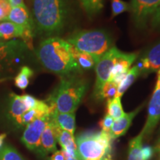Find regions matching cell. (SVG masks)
<instances>
[{
    "label": "cell",
    "mask_w": 160,
    "mask_h": 160,
    "mask_svg": "<svg viewBox=\"0 0 160 160\" xmlns=\"http://www.w3.org/2000/svg\"><path fill=\"white\" fill-rule=\"evenodd\" d=\"M37 57L47 71L62 77L82 73V68L72 54L71 45L60 37H51L43 40L37 48Z\"/></svg>",
    "instance_id": "1"
},
{
    "label": "cell",
    "mask_w": 160,
    "mask_h": 160,
    "mask_svg": "<svg viewBox=\"0 0 160 160\" xmlns=\"http://www.w3.org/2000/svg\"><path fill=\"white\" fill-rule=\"evenodd\" d=\"M69 0H32L34 28L39 33L51 36L62 31L69 14Z\"/></svg>",
    "instance_id": "2"
},
{
    "label": "cell",
    "mask_w": 160,
    "mask_h": 160,
    "mask_svg": "<svg viewBox=\"0 0 160 160\" xmlns=\"http://www.w3.org/2000/svg\"><path fill=\"white\" fill-rule=\"evenodd\" d=\"M88 88V83L79 75L62 78L48 99L51 108L60 113H75Z\"/></svg>",
    "instance_id": "3"
},
{
    "label": "cell",
    "mask_w": 160,
    "mask_h": 160,
    "mask_svg": "<svg viewBox=\"0 0 160 160\" xmlns=\"http://www.w3.org/2000/svg\"><path fill=\"white\" fill-rule=\"evenodd\" d=\"M66 41L77 51L85 52L98 60L113 47L111 36L105 30H82L70 36Z\"/></svg>",
    "instance_id": "4"
},
{
    "label": "cell",
    "mask_w": 160,
    "mask_h": 160,
    "mask_svg": "<svg viewBox=\"0 0 160 160\" xmlns=\"http://www.w3.org/2000/svg\"><path fill=\"white\" fill-rule=\"evenodd\" d=\"M111 139L109 133L101 131L81 133L75 138V142L82 159H95L111 157Z\"/></svg>",
    "instance_id": "5"
},
{
    "label": "cell",
    "mask_w": 160,
    "mask_h": 160,
    "mask_svg": "<svg viewBox=\"0 0 160 160\" xmlns=\"http://www.w3.org/2000/svg\"><path fill=\"white\" fill-rule=\"evenodd\" d=\"M122 52L117 48L113 47L102 56L96 63V82L93 89V96L99 99L100 92L103 85L108 81L111 71Z\"/></svg>",
    "instance_id": "6"
},
{
    "label": "cell",
    "mask_w": 160,
    "mask_h": 160,
    "mask_svg": "<svg viewBox=\"0 0 160 160\" xmlns=\"http://www.w3.org/2000/svg\"><path fill=\"white\" fill-rule=\"evenodd\" d=\"M160 5V0H131V10L136 27L143 28Z\"/></svg>",
    "instance_id": "7"
},
{
    "label": "cell",
    "mask_w": 160,
    "mask_h": 160,
    "mask_svg": "<svg viewBox=\"0 0 160 160\" xmlns=\"http://www.w3.org/2000/svg\"><path fill=\"white\" fill-rule=\"evenodd\" d=\"M49 116V115H48ZM48 116L38 118L26 125L22 137V142L28 149L33 151H38L40 139L47 123Z\"/></svg>",
    "instance_id": "8"
},
{
    "label": "cell",
    "mask_w": 160,
    "mask_h": 160,
    "mask_svg": "<svg viewBox=\"0 0 160 160\" xmlns=\"http://www.w3.org/2000/svg\"><path fill=\"white\" fill-rule=\"evenodd\" d=\"M140 75L147 76L160 68V41L146 51L137 64Z\"/></svg>",
    "instance_id": "9"
},
{
    "label": "cell",
    "mask_w": 160,
    "mask_h": 160,
    "mask_svg": "<svg viewBox=\"0 0 160 160\" xmlns=\"http://www.w3.org/2000/svg\"><path fill=\"white\" fill-rule=\"evenodd\" d=\"M148 113L145 125L140 133L143 138L151 136L160 120V88H155L150 100Z\"/></svg>",
    "instance_id": "10"
},
{
    "label": "cell",
    "mask_w": 160,
    "mask_h": 160,
    "mask_svg": "<svg viewBox=\"0 0 160 160\" xmlns=\"http://www.w3.org/2000/svg\"><path fill=\"white\" fill-rule=\"evenodd\" d=\"M141 108L142 107H139L133 111L128 113H125L122 117L118 118L113 121L111 131L109 133L112 139H115L125 134L131 125L133 118L139 113Z\"/></svg>",
    "instance_id": "11"
},
{
    "label": "cell",
    "mask_w": 160,
    "mask_h": 160,
    "mask_svg": "<svg viewBox=\"0 0 160 160\" xmlns=\"http://www.w3.org/2000/svg\"><path fill=\"white\" fill-rule=\"evenodd\" d=\"M57 140L54 131L52 128V126L48 118L45 128L40 139L39 147L37 152L43 156L48 154L50 153H54L57 151Z\"/></svg>",
    "instance_id": "12"
},
{
    "label": "cell",
    "mask_w": 160,
    "mask_h": 160,
    "mask_svg": "<svg viewBox=\"0 0 160 160\" xmlns=\"http://www.w3.org/2000/svg\"><path fill=\"white\" fill-rule=\"evenodd\" d=\"M7 20L23 27L28 31H33L34 24L26 7H12Z\"/></svg>",
    "instance_id": "13"
},
{
    "label": "cell",
    "mask_w": 160,
    "mask_h": 160,
    "mask_svg": "<svg viewBox=\"0 0 160 160\" xmlns=\"http://www.w3.org/2000/svg\"><path fill=\"white\" fill-rule=\"evenodd\" d=\"M27 47L24 42L17 40L4 42L0 40V65L8 62Z\"/></svg>",
    "instance_id": "14"
},
{
    "label": "cell",
    "mask_w": 160,
    "mask_h": 160,
    "mask_svg": "<svg viewBox=\"0 0 160 160\" xmlns=\"http://www.w3.org/2000/svg\"><path fill=\"white\" fill-rule=\"evenodd\" d=\"M49 117L62 129L73 135L76 129L75 113H60L51 108Z\"/></svg>",
    "instance_id": "15"
},
{
    "label": "cell",
    "mask_w": 160,
    "mask_h": 160,
    "mask_svg": "<svg viewBox=\"0 0 160 160\" xmlns=\"http://www.w3.org/2000/svg\"><path fill=\"white\" fill-rule=\"evenodd\" d=\"M137 57V53H126L122 52L111 70L108 81H111L117 76L126 74L128 73L130 68Z\"/></svg>",
    "instance_id": "16"
},
{
    "label": "cell",
    "mask_w": 160,
    "mask_h": 160,
    "mask_svg": "<svg viewBox=\"0 0 160 160\" xmlns=\"http://www.w3.org/2000/svg\"><path fill=\"white\" fill-rule=\"evenodd\" d=\"M25 31L22 26L9 21H4L0 23V39L9 40L17 37L22 39Z\"/></svg>",
    "instance_id": "17"
},
{
    "label": "cell",
    "mask_w": 160,
    "mask_h": 160,
    "mask_svg": "<svg viewBox=\"0 0 160 160\" xmlns=\"http://www.w3.org/2000/svg\"><path fill=\"white\" fill-rule=\"evenodd\" d=\"M11 97V105H10V113L16 122L21 126L22 116L26 111H28V109L24 103L22 96L13 93Z\"/></svg>",
    "instance_id": "18"
},
{
    "label": "cell",
    "mask_w": 160,
    "mask_h": 160,
    "mask_svg": "<svg viewBox=\"0 0 160 160\" xmlns=\"http://www.w3.org/2000/svg\"><path fill=\"white\" fill-rule=\"evenodd\" d=\"M139 76H140V71L137 68V66H133L132 68H130L128 74L118 85L117 92L115 97L121 98L122 97L125 92L131 87L132 84L134 82L136 79L139 77Z\"/></svg>",
    "instance_id": "19"
},
{
    "label": "cell",
    "mask_w": 160,
    "mask_h": 160,
    "mask_svg": "<svg viewBox=\"0 0 160 160\" xmlns=\"http://www.w3.org/2000/svg\"><path fill=\"white\" fill-rule=\"evenodd\" d=\"M71 51L75 60L77 61L78 65L80 66L81 68L85 70H89L94 67L96 63L97 62V59L93 56L88 53H85V52L77 51L72 45Z\"/></svg>",
    "instance_id": "20"
},
{
    "label": "cell",
    "mask_w": 160,
    "mask_h": 160,
    "mask_svg": "<svg viewBox=\"0 0 160 160\" xmlns=\"http://www.w3.org/2000/svg\"><path fill=\"white\" fill-rule=\"evenodd\" d=\"M143 137L139 133L137 137L131 140L128 148V160H144L141 149L142 147Z\"/></svg>",
    "instance_id": "21"
},
{
    "label": "cell",
    "mask_w": 160,
    "mask_h": 160,
    "mask_svg": "<svg viewBox=\"0 0 160 160\" xmlns=\"http://www.w3.org/2000/svg\"><path fill=\"white\" fill-rule=\"evenodd\" d=\"M107 114L111 116L113 119H117L125 114L121 102V98L114 97L113 99H108L107 108H106Z\"/></svg>",
    "instance_id": "22"
},
{
    "label": "cell",
    "mask_w": 160,
    "mask_h": 160,
    "mask_svg": "<svg viewBox=\"0 0 160 160\" xmlns=\"http://www.w3.org/2000/svg\"><path fill=\"white\" fill-rule=\"evenodd\" d=\"M33 71L28 66H23L21 68L19 73L17 75L14 79L15 85L18 88L25 90L29 85L30 79L33 77Z\"/></svg>",
    "instance_id": "23"
},
{
    "label": "cell",
    "mask_w": 160,
    "mask_h": 160,
    "mask_svg": "<svg viewBox=\"0 0 160 160\" xmlns=\"http://www.w3.org/2000/svg\"><path fill=\"white\" fill-rule=\"evenodd\" d=\"M80 2L89 17L96 15L103 8V0H80Z\"/></svg>",
    "instance_id": "24"
},
{
    "label": "cell",
    "mask_w": 160,
    "mask_h": 160,
    "mask_svg": "<svg viewBox=\"0 0 160 160\" xmlns=\"http://www.w3.org/2000/svg\"><path fill=\"white\" fill-rule=\"evenodd\" d=\"M0 160H24L21 154L11 145H5L0 150Z\"/></svg>",
    "instance_id": "25"
},
{
    "label": "cell",
    "mask_w": 160,
    "mask_h": 160,
    "mask_svg": "<svg viewBox=\"0 0 160 160\" xmlns=\"http://www.w3.org/2000/svg\"><path fill=\"white\" fill-rule=\"evenodd\" d=\"M118 85H116L113 82L108 81L105 85H103L102 88L100 92L99 99H113L115 97L117 92Z\"/></svg>",
    "instance_id": "26"
},
{
    "label": "cell",
    "mask_w": 160,
    "mask_h": 160,
    "mask_svg": "<svg viewBox=\"0 0 160 160\" xmlns=\"http://www.w3.org/2000/svg\"><path fill=\"white\" fill-rule=\"evenodd\" d=\"M131 10L130 4L122 0H111V17H115L117 15Z\"/></svg>",
    "instance_id": "27"
},
{
    "label": "cell",
    "mask_w": 160,
    "mask_h": 160,
    "mask_svg": "<svg viewBox=\"0 0 160 160\" xmlns=\"http://www.w3.org/2000/svg\"><path fill=\"white\" fill-rule=\"evenodd\" d=\"M11 8L8 0H0V21L7 20Z\"/></svg>",
    "instance_id": "28"
},
{
    "label": "cell",
    "mask_w": 160,
    "mask_h": 160,
    "mask_svg": "<svg viewBox=\"0 0 160 160\" xmlns=\"http://www.w3.org/2000/svg\"><path fill=\"white\" fill-rule=\"evenodd\" d=\"M113 121H114V119H113L111 116L108 114L106 115L105 117L99 122V126L100 128H101L102 131L109 133L110 131H111V128L112 127V125H113Z\"/></svg>",
    "instance_id": "29"
},
{
    "label": "cell",
    "mask_w": 160,
    "mask_h": 160,
    "mask_svg": "<svg viewBox=\"0 0 160 160\" xmlns=\"http://www.w3.org/2000/svg\"><path fill=\"white\" fill-rule=\"evenodd\" d=\"M22 100L25 106L28 108V110L34 109L39 105V100L37 99L35 97H32L31 95L24 94L22 96Z\"/></svg>",
    "instance_id": "30"
},
{
    "label": "cell",
    "mask_w": 160,
    "mask_h": 160,
    "mask_svg": "<svg viewBox=\"0 0 160 160\" xmlns=\"http://www.w3.org/2000/svg\"><path fill=\"white\" fill-rule=\"evenodd\" d=\"M151 25L152 28L156 31H160V5L156 10L151 18Z\"/></svg>",
    "instance_id": "31"
},
{
    "label": "cell",
    "mask_w": 160,
    "mask_h": 160,
    "mask_svg": "<svg viewBox=\"0 0 160 160\" xmlns=\"http://www.w3.org/2000/svg\"><path fill=\"white\" fill-rule=\"evenodd\" d=\"M142 156L144 160H150L153 154V148L149 145H145L142 147Z\"/></svg>",
    "instance_id": "32"
},
{
    "label": "cell",
    "mask_w": 160,
    "mask_h": 160,
    "mask_svg": "<svg viewBox=\"0 0 160 160\" xmlns=\"http://www.w3.org/2000/svg\"><path fill=\"white\" fill-rule=\"evenodd\" d=\"M50 160H66V157L62 150V151H57L53 153L50 158Z\"/></svg>",
    "instance_id": "33"
},
{
    "label": "cell",
    "mask_w": 160,
    "mask_h": 160,
    "mask_svg": "<svg viewBox=\"0 0 160 160\" xmlns=\"http://www.w3.org/2000/svg\"><path fill=\"white\" fill-rule=\"evenodd\" d=\"M11 7H26L23 0H8Z\"/></svg>",
    "instance_id": "34"
},
{
    "label": "cell",
    "mask_w": 160,
    "mask_h": 160,
    "mask_svg": "<svg viewBox=\"0 0 160 160\" xmlns=\"http://www.w3.org/2000/svg\"><path fill=\"white\" fill-rule=\"evenodd\" d=\"M6 137H7V134H6V133H0V150L2 148Z\"/></svg>",
    "instance_id": "35"
},
{
    "label": "cell",
    "mask_w": 160,
    "mask_h": 160,
    "mask_svg": "<svg viewBox=\"0 0 160 160\" xmlns=\"http://www.w3.org/2000/svg\"><path fill=\"white\" fill-rule=\"evenodd\" d=\"M155 88H160V68L157 71V85H156Z\"/></svg>",
    "instance_id": "36"
},
{
    "label": "cell",
    "mask_w": 160,
    "mask_h": 160,
    "mask_svg": "<svg viewBox=\"0 0 160 160\" xmlns=\"http://www.w3.org/2000/svg\"><path fill=\"white\" fill-rule=\"evenodd\" d=\"M66 160H82L81 157H68Z\"/></svg>",
    "instance_id": "37"
},
{
    "label": "cell",
    "mask_w": 160,
    "mask_h": 160,
    "mask_svg": "<svg viewBox=\"0 0 160 160\" xmlns=\"http://www.w3.org/2000/svg\"><path fill=\"white\" fill-rule=\"evenodd\" d=\"M158 149L160 150V142H159V145H158Z\"/></svg>",
    "instance_id": "38"
}]
</instances>
